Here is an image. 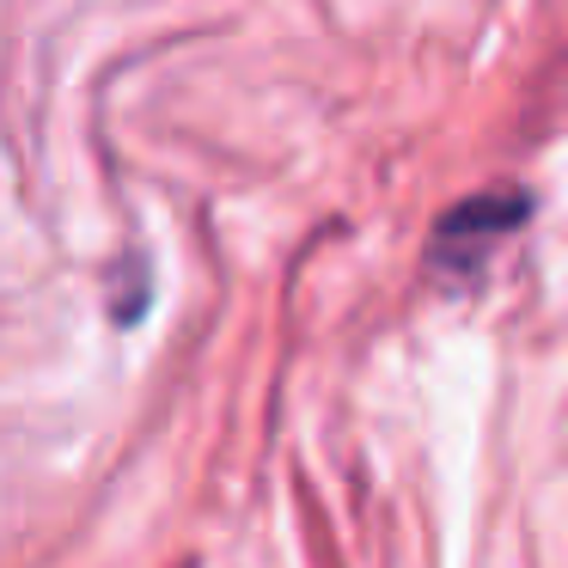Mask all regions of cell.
<instances>
[{
    "instance_id": "6da1fadb",
    "label": "cell",
    "mask_w": 568,
    "mask_h": 568,
    "mask_svg": "<svg viewBox=\"0 0 568 568\" xmlns=\"http://www.w3.org/2000/svg\"><path fill=\"white\" fill-rule=\"evenodd\" d=\"M526 214H531L526 190H483V196H465L428 239L434 275H477L483 263H489V251L526 226Z\"/></svg>"
}]
</instances>
